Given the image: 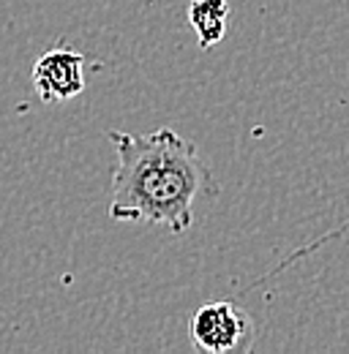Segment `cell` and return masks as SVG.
<instances>
[{"label": "cell", "mask_w": 349, "mask_h": 354, "mask_svg": "<svg viewBox=\"0 0 349 354\" xmlns=\"http://www.w3.org/2000/svg\"><path fill=\"white\" fill-rule=\"evenodd\" d=\"M188 22L197 33L199 49H213L226 36L229 22V3L226 0H191L188 6Z\"/></svg>", "instance_id": "obj_4"}, {"label": "cell", "mask_w": 349, "mask_h": 354, "mask_svg": "<svg viewBox=\"0 0 349 354\" xmlns=\"http://www.w3.org/2000/svg\"><path fill=\"white\" fill-rule=\"evenodd\" d=\"M33 85L42 101H69L85 90V55L77 49H49L33 66Z\"/></svg>", "instance_id": "obj_3"}, {"label": "cell", "mask_w": 349, "mask_h": 354, "mask_svg": "<svg viewBox=\"0 0 349 354\" xmlns=\"http://www.w3.org/2000/svg\"><path fill=\"white\" fill-rule=\"evenodd\" d=\"M188 341L194 349L208 354L251 352L257 344V324L235 303L218 300V303L199 306L191 313Z\"/></svg>", "instance_id": "obj_2"}, {"label": "cell", "mask_w": 349, "mask_h": 354, "mask_svg": "<svg viewBox=\"0 0 349 354\" xmlns=\"http://www.w3.org/2000/svg\"><path fill=\"white\" fill-rule=\"evenodd\" d=\"M118 167L109 191V218L167 226L172 234L191 229L197 202L216 196L218 183L197 142L159 129L150 133L109 131Z\"/></svg>", "instance_id": "obj_1"}]
</instances>
